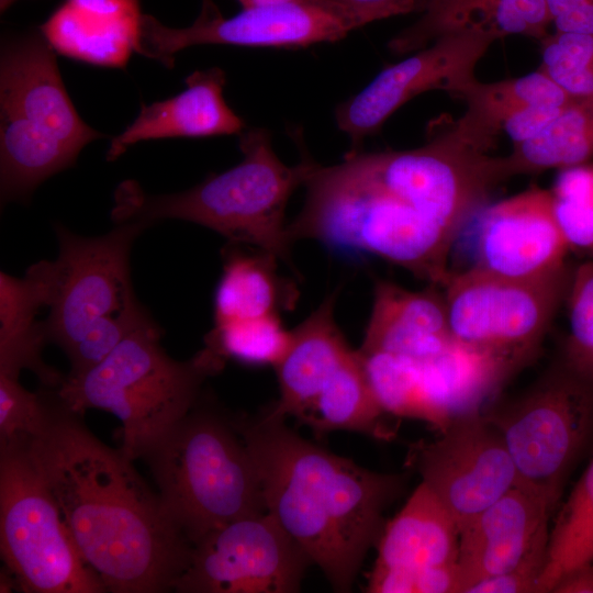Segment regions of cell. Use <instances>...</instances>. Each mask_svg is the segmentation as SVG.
<instances>
[{"instance_id": "6da1fadb", "label": "cell", "mask_w": 593, "mask_h": 593, "mask_svg": "<svg viewBox=\"0 0 593 593\" xmlns=\"http://www.w3.org/2000/svg\"><path fill=\"white\" fill-rule=\"evenodd\" d=\"M26 444L80 555L107 591L175 589L192 544L134 460L98 439L55 390L44 429Z\"/></svg>"}, {"instance_id": "d6a6232c", "label": "cell", "mask_w": 593, "mask_h": 593, "mask_svg": "<svg viewBox=\"0 0 593 593\" xmlns=\"http://www.w3.org/2000/svg\"><path fill=\"white\" fill-rule=\"evenodd\" d=\"M49 400L22 387L19 378L0 374V443L29 439L47 422Z\"/></svg>"}, {"instance_id": "4dcf8cb0", "label": "cell", "mask_w": 593, "mask_h": 593, "mask_svg": "<svg viewBox=\"0 0 593 593\" xmlns=\"http://www.w3.org/2000/svg\"><path fill=\"white\" fill-rule=\"evenodd\" d=\"M550 192L569 247L593 249V164L561 169Z\"/></svg>"}, {"instance_id": "ab89813d", "label": "cell", "mask_w": 593, "mask_h": 593, "mask_svg": "<svg viewBox=\"0 0 593 593\" xmlns=\"http://www.w3.org/2000/svg\"><path fill=\"white\" fill-rule=\"evenodd\" d=\"M552 593H593V561L564 574L553 586Z\"/></svg>"}, {"instance_id": "7a4b0ae2", "label": "cell", "mask_w": 593, "mask_h": 593, "mask_svg": "<svg viewBox=\"0 0 593 593\" xmlns=\"http://www.w3.org/2000/svg\"><path fill=\"white\" fill-rule=\"evenodd\" d=\"M267 409L235 417L255 461L266 511L316 564L336 592H350L403 492L398 473L366 469L303 438Z\"/></svg>"}, {"instance_id": "ac0fdd59", "label": "cell", "mask_w": 593, "mask_h": 593, "mask_svg": "<svg viewBox=\"0 0 593 593\" xmlns=\"http://www.w3.org/2000/svg\"><path fill=\"white\" fill-rule=\"evenodd\" d=\"M143 14L139 0H64L40 31L63 56L124 68L139 52Z\"/></svg>"}, {"instance_id": "ba28073f", "label": "cell", "mask_w": 593, "mask_h": 593, "mask_svg": "<svg viewBox=\"0 0 593 593\" xmlns=\"http://www.w3.org/2000/svg\"><path fill=\"white\" fill-rule=\"evenodd\" d=\"M161 329L152 324L127 335L90 369L67 374L54 389L70 411L112 413L122 423L123 452L136 460L198 403L206 378L225 366L204 346L188 360L169 357L159 344Z\"/></svg>"}, {"instance_id": "52a82bcc", "label": "cell", "mask_w": 593, "mask_h": 593, "mask_svg": "<svg viewBox=\"0 0 593 593\" xmlns=\"http://www.w3.org/2000/svg\"><path fill=\"white\" fill-rule=\"evenodd\" d=\"M141 459L166 512L192 545L233 521L267 512L235 417L200 400Z\"/></svg>"}, {"instance_id": "277c9868", "label": "cell", "mask_w": 593, "mask_h": 593, "mask_svg": "<svg viewBox=\"0 0 593 593\" xmlns=\"http://www.w3.org/2000/svg\"><path fill=\"white\" fill-rule=\"evenodd\" d=\"M242 161L212 175L188 190L169 194L145 193L138 183L125 181L115 192L112 219L154 222L177 219L209 227L228 243L251 246L287 260L292 244L284 212L293 191L304 184L314 161L307 156L296 166H287L276 155L265 128L239 134Z\"/></svg>"}, {"instance_id": "3957f363", "label": "cell", "mask_w": 593, "mask_h": 593, "mask_svg": "<svg viewBox=\"0 0 593 593\" xmlns=\"http://www.w3.org/2000/svg\"><path fill=\"white\" fill-rule=\"evenodd\" d=\"M304 186V205L287 225L291 243L316 239L338 253L381 257L429 284L447 283L456 236L377 179L358 149L333 166L314 163Z\"/></svg>"}, {"instance_id": "74e56055", "label": "cell", "mask_w": 593, "mask_h": 593, "mask_svg": "<svg viewBox=\"0 0 593 593\" xmlns=\"http://www.w3.org/2000/svg\"><path fill=\"white\" fill-rule=\"evenodd\" d=\"M563 108L534 107L521 110L504 121L502 130L514 144L526 142L540 134Z\"/></svg>"}, {"instance_id": "ffe728a7", "label": "cell", "mask_w": 593, "mask_h": 593, "mask_svg": "<svg viewBox=\"0 0 593 593\" xmlns=\"http://www.w3.org/2000/svg\"><path fill=\"white\" fill-rule=\"evenodd\" d=\"M439 288L430 284L428 289L411 291L390 281H378L371 316L358 350L417 360L443 353L455 339Z\"/></svg>"}, {"instance_id": "f35d334b", "label": "cell", "mask_w": 593, "mask_h": 593, "mask_svg": "<svg viewBox=\"0 0 593 593\" xmlns=\"http://www.w3.org/2000/svg\"><path fill=\"white\" fill-rule=\"evenodd\" d=\"M363 12L371 22L406 14L422 12L429 0H336Z\"/></svg>"}, {"instance_id": "f1b7e54d", "label": "cell", "mask_w": 593, "mask_h": 593, "mask_svg": "<svg viewBox=\"0 0 593 593\" xmlns=\"http://www.w3.org/2000/svg\"><path fill=\"white\" fill-rule=\"evenodd\" d=\"M452 97L462 100L467 111L500 132L504 121L521 110L563 108L573 99L540 69L496 82H481L474 77Z\"/></svg>"}, {"instance_id": "9a60e30c", "label": "cell", "mask_w": 593, "mask_h": 593, "mask_svg": "<svg viewBox=\"0 0 593 593\" xmlns=\"http://www.w3.org/2000/svg\"><path fill=\"white\" fill-rule=\"evenodd\" d=\"M500 38L494 32L481 30L449 33L380 71L335 111L337 126L349 136L351 150L359 149L365 137L414 97L430 90L454 96L475 77L478 63Z\"/></svg>"}, {"instance_id": "7402d4cb", "label": "cell", "mask_w": 593, "mask_h": 593, "mask_svg": "<svg viewBox=\"0 0 593 593\" xmlns=\"http://www.w3.org/2000/svg\"><path fill=\"white\" fill-rule=\"evenodd\" d=\"M421 18L390 40L394 54L417 52L436 38L481 30L542 41L551 24L547 0H429Z\"/></svg>"}, {"instance_id": "603a6c76", "label": "cell", "mask_w": 593, "mask_h": 593, "mask_svg": "<svg viewBox=\"0 0 593 593\" xmlns=\"http://www.w3.org/2000/svg\"><path fill=\"white\" fill-rule=\"evenodd\" d=\"M460 529L440 500L423 482L401 511L385 523L374 566L419 569L456 563Z\"/></svg>"}, {"instance_id": "2e32d148", "label": "cell", "mask_w": 593, "mask_h": 593, "mask_svg": "<svg viewBox=\"0 0 593 593\" xmlns=\"http://www.w3.org/2000/svg\"><path fill=\"white\" fill-rule=\"evenodd\" d=\"M474 265L486 272L537 279L564 270L569 245L550 190L534 187L486 205L478 215Z\"/></svg>"}, {"instance_id": "60d3db41", "label": "cell", "mask_w": 593, "mask_h": 593, "mask_svg": "<svg viewBox=\"0 0 593 593\" xmlns=\"http://www.w3.org/2000/svg\"><path fill=\"white\" fill-rule=\"evenodd\" d=\"M237 1L240 3L243 9H248V8H254V7L293 1V0H237Z\"/></svg>"}, {"instance_id": "8fae6325", "label": "cell", "mask_w": 593, "mask_h": 593, "mask_svg": "<svg viewBox=\"0 0 593 593\" xmlns=\"http://www.w3.org/2000/svg\"><path fill=\"white\" fill-rule=\"evenodd\" d=\"M567 288L566 269L537 279H513L471 267L444 286L455 340L522 367L544 338Z\"/></svg>"}, {"instance_id": "484cf974", "label": "cell", "mask_w": 593, "mask_h": 593, "mask_svg": "<svg viewBox=\"0 0 593 593\" xmlns=\"http://www.w3.org/2000/svg\"><path fill=\"white\" fill-rule=\"evenodd\" d=\"M357 353L387 414L421 419L438 432L451 423L434 395L423 360L381 351Z\"/></svg>"}, {"instance_id": "f546056e", "label": "cell", "mask_w": 593, "mask_h": 593, "mask_svg": "<svg viewBox=\"0 0 593 593\" xmlns=\"http://www.w3.org/2000/svg\"><path fill=\"white\" fill-rule=\"evenodd\" d=\"M292 332L287 331L279 314L214 324L205 346L224 360L276 367L284 356Z\"/></svg>"}, {"instance_id": "30bf717a", "label": "cell", "mask_w": 593, "mask_h": 593, "mask_svg": "<svg viewBox=\"0 0 593 593\" xmlns=\"http://www.w3.org/2000/svg\"><path fill=\"white\" fill-rule=\"evenodd\" d=\"M485 415L504 439L517 484L539 495L555 512L593 435V381L570 368Z\"/></svg>"}, {"instance_id": "cb8c5ba5", "label": "cell", "mask_w": 593, "mask_h": 593, "mask_svg": "<svg viewBox=\"0 0 593 593\" xmlns=\"http://www.w3.org/2000/svg\"><path fill=\"white\" fill-rule=\"evenodd\" d=\"M275 255L228 243L223 251V273L214 296V324L279 314L293 305L295 294L279 278Z\"/></svg>"}, {"instance_id": "e575fe53", "label": "cell", "mask_w": 593, "mask_h": 593, "mask_svg": "<svg viewBox=\"0 0 593 593\" xmlns=\"http://www.w3.org/2000/svg\"><path fill=\"white\" fill-rule=\"evenodd\" d=\"M569 288L568 354L570 368L575 370L593 350V262L574 271Z\"/></svg>"}, {"instance_id": "8d00e7d4", "label": "cell", "mask_w": 593, "mask_h": 593, "mask_svg": "<svg viewBox=\"0 0 593 593\" xmlns=\"http://www.w3.org/2000/svg\"><path fill=\"white\" fill-rule=\"evenodd\" d=\"M556 31L593 34V0H547Z\"/></svg>"}, {"instance_id": "8992f818", "label": "cell", "mask_w": 593, "mask_h": 593, "mask_svg": "<svg viewBox=\"0 0 593 593\" xmlns=\"http://www.w3.org/2000/svg\"><path fill=\"white\" fill-rule=\"evenodd\" d=\"M102 137L78 114L55 51L41 31L5 35L0 55V186L3 201L21 200L72 166Z\"/></svg>"}, {"instance_id": "d6986e66", "label": "cell", "mask_w": 593, "mask_h": 593, "mask_svg": "<svg viewBox=\"0 0 593 593\" xmlns=\"http://www.w3.org/2000/svg\"><path fill=\"white\" fill-rule=\"evenodd\" d=\"M225 72L217 67L197 70L186 78L179 94L149 105L121 134L113 137L107 159L114 160L142 141L174 137H211L240 134L245 123L223 97Z\"/></svg>"}, {"instance_id": "9c48e42d", "label": "cell", "mask_w": 593, "mask_h": 593, "mask_svg": "<svg viewBox=\"0 0 593 593\" xmlns=\"http://www.w3.org/2000/svg\"><path fill=\"white\" fill-rule=\"evenodd\" d=\"M0 549L23 592L107 591L80 555L26 439L0 443Z\"/></svg>"}, {"instance_id": "7c38bea8", "label": "cell", "mask_w": 593, "mask_h": 593, "mask_svg": "<svg viewBox=\"0 0 593 593\" xmlns=\"http://www.w3.org/2000/svg\"><path fill=\"white\" fill-rule=\"evenodd\" d=\"M368 23L363 12L336 0H293L243 9L231 18L212 0H203L199 16L187 27H169L144 13L138 54L172 67L175 54L194 45L305 47L339 41Z\"/></svg>"}, {"instance_id": "5bb4252c", "label": "cell", "mask_w": 593, "mask_h": 593, "mask_svg": "<svg viewBox=\"0 0 593 593\" xmlns=\"http://www.w3.org/2000/svg\"><path fill=\"white\" fill-rule=\"evenodd\" d=\"M407 463L460 530L517 485L504 439L483 411L459 416L436 438L413 444Z\"/></svg>"}, {"instance_id": "4fadbf2b", "label": "cell", "mask_w": 593, "mask_h": 593, "mask_svg": "<svg viewBox=\"0 0 593 593\" xmlns=\"http://www.w3.org/2000/svg\"><path fill=\"white\" fill-rule=\"evenodd\" d=\"M310 560L268 513L233 521L192 545L174 591L294 593Z\"/></svg>"}, {"instance_id": "4316f807", "label": "cell", "mask_w": 593, "mask_h": 593, "mask_svg": "<svg viewBox=\"0 0 593 593\" xmlns=\"http://www.w3.org/2000/svg\"><path fill=\"white\" fill-rule=\"evenodd\" d=\"M593 157V96L573 98L536 137L506 155L513 176L568 168Z\"/></svg>"}, {"instance_id": "d590c367", "label": "cell", "mask_w": 593, "mask_h": 593, "mask_svg": "<svg viewBox=\"0 0 593 593\" xmlns=\"http://www.w3.org/2000/svg\"><path fill=\"white\" fill-rule=\"evenodd\" d=\"M542 563H529L510 572L481 580L469 586L466 593H538V580Z\"/></svg>"}, {"instance_id": "b9f144b4", "label": "cell", "mask_w": 593, "mask_h": 593, "mask_svg": "<svg viewBox=\"0 0 593 593\" xmlns=\"http://www.w3.org/2000/svg\"><path fill=\"white\" fill-rule=\"evenodd\" d=\"M16 1H19V0H0V10H1V12H4L8 8H10Z\"/></svg>"}, {"instance_id": "44dd1931", "label": "cell", "mask_w": 593, "mask_h": 593, "mask_svg": "<svg viewBox=\"0 0 593 593\" xmlns=\"http://www.w3.org/2000/svg\"><path fill=\"white\" fill-rule=\"evenodd\" d=\"M335 295L323 303L294 331L290 345L275 367L280 398L267 410L283 418L307 412L323 387L355 350L334 320Z\"/></svg>"}, {"instance_id": "836d02e7", "label": "cell", "mask_w": 593, "mask_h": 593, "mask_svg": "<svg viewBox=\"0 0 593 593\" xmlns=\"http://www.w3.org/2000/svg\"><path fill=\"white\" fill-rule=\"evenodd\" d=\"M456 563L419 569H389L373 566L367 585L370 593H461Z\"/></svg>"}, {"instance_id": "7bdbcfd3", "label": "cell", "mask_w": 593, "mask_h": 593, "mask_svg": "<svg viewBox=\"0 0 593 593\" xmlns=\"http://www.w3.org/2000/svg\"><path fill=\"white\" fill-rule=\"evenodd\" d=\"M429 2V1H428Z\"/></svg>"}, {"instance_id": "1f68e13d", "label": "cell", "mask_w": 593, "mask_h": 593, "mask_svg": "<svg viewBox=\"0 0 593 593\" xmlns=\"http://www.w3.org/2000/svg\"><path fill=\"white\" fill-rule=\"evenodd\" d=\"M541 44L538 69L573 98L593 96V34L556 31Z\"/></svg>"}, {"instance_id": "83f0119b", "label": "cell", "mask_w": 593, "mask_h": 593, "mask_svg": "<svg viewBox=\"0 0 593 593\" xmlns=\"http://www.w3.org/2000/svg\"><path fill=\"white\" fill-rule=\"evenodd\" d=\"M593 561V455L549 528L538 593L551 592L573 569Z\"/></svg>"}, {"instance_id": "d4e9b609", "label": "cell", "mask_w": 593, "mask_h": 593, "mask_svg": "<svg viewBox=\"0 0 593 593\" xmlns=\"http://www.w3.org/2000/svg\"><path fill=\"white\" fill-rule=\"evenodd\" d=\"M385 415L355 350L326 382L300 422L320 436L351 430L387 440L394 436V430L385 423Z\"/></svg>"}, {"instance_id": "5b68a950", "label": "cell", "mask_w": 593, "mask_h": 593, "mask_svg": "<svg viewBox=\"0 0 593 593\" xmlns=\"http://www.w3.org/2000/svg\"><path fill=\"white\" fill-rule=\"evenodd\" d=\"M146 228L119 222L105 235L83 237L56 226L59 254L40 261L47 286L48 343L70 362L69 376L103 360L132 332L155 324L138 302L131 280L130 253Z\"/></svg>"}, {"instance_id": "e0dca14e", "label": "cell", "mask_w": 593, "mask_h": 593, "mask_svg": "<svg viewBox=\"0 0 593 593\" xmlns=\"http://www.w3.org/2000/svg\"><path fill=\"white\" fill-rule=\"evenodd\" d=\"M552 513L539 495L517 484L462 527L457 558L461 593L525 564H545Z\"/></svg>"}]
</instances>
